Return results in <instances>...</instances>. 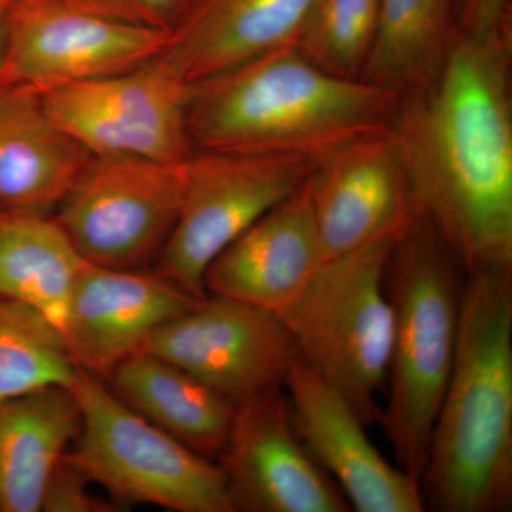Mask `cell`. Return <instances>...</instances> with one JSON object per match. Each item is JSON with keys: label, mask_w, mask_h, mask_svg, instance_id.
Segmentation results:
<instances>
[{"label": "cell", "mask_w": 512, "mask_h": 512, "mask_svg": "<svg viewBox=\"0 0 512 512\" xmlns=\"http://www.w3.org/2000/svg\"><path fill=\"white\" fill-rule=\"evenodd\" d=\"M511 46L457 32L392 123L417 212L466 274L512 266Z\"/></svg>", "instance_id": "1"}, {"label": "cell", "mask_w": 512, "mask_h": 512, "mask_svg": "<svg viewBox=\"0 0 512 512\" xmlns=\"http://www.w3.org/2000/svg\"><path fill=\"white\" fill-rule=\"evenodd\" d=\"M420 487L426 510H511L512 266L464 281L456 355Z\"/></svg>", "instance_id": "2"}, {"label": "cell", "mask_w": 512, "mask_h": 512, "mask_svg": "<svg viewBox=\"0 0 512 512\" xmlns=\"http://www.w3.org/2000/svg\"><path fill=\"white\" fill-rule=\"evenodd\" d=\"M399 94L320 69L285 47L191 84L188 133L195 151L274 154L318 161L392 127Z\"/></svg>", "instance_id": "3"}, {"label": "cell", "mask_w": 512, "mask_h": 512, "mask_svg": "<svg viewBox=\"0 0 512 512\" xmlns=\"http://www.w3.org/2000/svg\"><path fill=\"white\" fill-rule=\"evenodd\" d=\"M461 266L424 217L397 239L384 274L393 311L389 400L379 424L397 467L421 480L456 355Z\"/></svg>", "instance_id": "4"}, {"label": "cell", "mask_w": 512, "mask_h": 512, "mask_svg": "<svg viewBox=\"0 0 512 512\" xmlns=\"http://www.w3.org/2000/svg\"><path fill=\"white\" fill-rule=\"evenodd\" d=\"M399 238L323 262L278 316L296 355L342 392L367 427L382 417L377 394L389 377L393 311L384 274Z\"/></svg>", "instance_id": "5"}, {"label": "cell", "mask_w": 512, "mask_h": 512, "mask_svg": "<svg viewBox=\"0 0 512 512\" xmlns=\"http://www.w3.org/2000/svg\"><path fill=\"white\" fill-rule=\"evenodd\" d=\"M82 429L66 457L119 507L234 512L217 461L202 457L121 402L101 377L79 367L72 386Z\"/></svg>", "instance_id": "6"}, {"label": "cell", "mask_w": 512, "mask_h": 512, "mask_svg": "<svg viewBox=\"0 0 512 512\" xmlns=\"http://www.w3.org/2000/svg\"><path fill=\"white\" fill-rule=\"evenodd\" d=\"M318 161L274 154L195 151L183 205L153 271L198 299L208 266L266 212L308 181Z\"/></svg>", "instance_id": "7"}, {"label": "cell", "mask_w": 512, "mask_h": 512, "mask_svg": "<svg viewBox=\"0 0 512 512\" xmlns=\"http://www.w3.org/2000/svg\"><path fill=\"white\" fill-rule=\"evenodd\" d=\"M185 163L93 157L57 207L56 221L90 264L146 269L177 224Z\"/></svg>", "instance_id": "8"}, {"label": "cell", "mask_w": 512, "mask_h": 512, "mask_svg": "<svg viewBox=\"0 0 512 512\" xmlns=\"http://www.w3.org/2000/svg\"><path fill=\"white\" fill-rule=\"evenodd\" d=\"M191 84L156 59L100 79L42 94L52 120L94 157L184 164Z\"/></svg>", "instance_id": "9"}, {"label": "cell", "mask_w": 512, "mask_h": 512, "mask_svg": "<svg viewBox=\"0 0 512 512\" xmlns=\"http://www.w3.org/2000/svg\"><path fill=\"white\" fill-rule=\"evenodd\" d=\"M168 30L107 18L76 0H12L0 84L43 94L156 59Z\"/></svg>", "instance_id": "10"}, {"label": "cell", "mask_w": 512, "mask_h": 512, "mask_svg": "<svg viewBox=\"0 0 512 512\" xmlns=\"http://www.w3.org/2000/svg\"><path fill=\"white\" fill-rule=\"evenodd\" d=\"M140 350L180 367L235 404L285 387L296 356L278 316L215 295L164 323Z\"/></svg>", "instance_id": "11"}, {"label": "cell", "mask_w": 512, "mask_h": 512, "mask_svg": "<svg viewBox=\"0 0 512 512\" xmlns=\"http://www.w3.org/2000/svg\"><path fill=\"white\" fill-rule=\"evenodd\" d=\"M215 461L234 512L350 511L338 485L299 439L285 387L237 404L227 444Z\"/></svg>", "instance_id": "12"}, {"label": "cell", "mask_w": 512, "mask_h": 512, "mask_svg": "<svg viewBox=\"0 0 512 512\" xmlns=\"http://www.w3.org/2000/svg\"><path fill=\"white\" fill-rule=\"evenodd\" d=\"M308 188L323 262L402 237L420 217L392 127L320 158Z\"/></svg>", "instance_id": "13"}, {"label": "cell", "mask_w": 512, "mask_h": 512, "mask_svg": "<svg viewBox=\"0 0 512 512\" xmlns=\"http://www.w3.org/2000/svg\"><path fill=\"white\" fill-rule=\"evenodd\" d=\"M285 390L299 439L338 485L350 510L426 511L419 481L380 454L355 407L298 355L286 377Z\"/></svg>", "instance_id": "14"}, {"label": "cell", "mask_w": 512, "mask_h": 512, "mask_svg": "<svg viewBox=\"0 0 512 512\" xmlns=\"http://www.w3.org/2000/svg\"><path fill=\"white\" fill-rule=\"evenodd\" d=\"M200 301L157 272L87 262L74 285L63 336L76 365L106 379L151 333Z\"/></svg>", "instance_id": "15"}, {"label": "cell", "mask_w": 512, "mask_h": 512, "mask_svg": "<svg viewBox=\"0 0 512 512\" xmlns=\"http://www.w3.org/2000/svg\"><path fill=\"white\" fill-rule=\"evenodd\" d=\"M323 264L308 181L221 252L204 276L207 295L281 315Z\"/></svg>", "instance_id": "16"}, {"label": "cell", "mask_w": 512, "mask_h": 512, "mask_svg": "<svg viewBox=\"0 0 512 512\" xmlns=\"http://www.w3.org/2000/svg\"><path fill=\"white\" fill-rule=\"evenodd\" d=\"M313 0H187L164 60L188 84L266 53L296 47Z\"/></svg>", "instance_id": "17"}, {"label": "cell", "mask_w": 512, "mask_h": 512, "mask_svg": "<svg viewBox=\"0 0 512 512\" xmlns=\"http://www.w3.org/2000/svg\"><path fill=\"white\" fill-rule=\"evenodd\" d=\"M49 116L42 94L0 84V205L49 214L93 160Z\"/></svg>", "instance_id": "18"}, {"label": "cell", "mask_w": 512, "mask_h": 512, "mask_svg": "<svg viewBox=\"0 0 512 512\" xmlns=\"http://www.w3.org/2000/svg\"><path fill=\"white\" fill-rule=\"evenodd\" d=\"M106 379L133 412L195 453L215 461L224 450L237 404L190 373L138 350Z\"/></svg>", "instance_id": "19"}, {"label": "cell", "mask_w": 512, "mask_h": 512, "mask_svg": "<svg viewBox=\"0 0 512 512\" xmlns=\"http://www.w3.org/2000/svg\"><path fill=\"white\" fill-rule=\"evenodd\" d=\"M82 429L72 387L0 403V512H40L47 480Z\"/></svg>", "instance_id": "20"}, {"label": "cell", "mask_w": 512, "mask_h": 512, "mask_svg": "<svg viewBox=\"0 0 512 512\" xmlns=\"http://www.w3.org/2000/svg\"><path fill=\"white\" fill-rule=\"evenodd\" d=\"M87 261L56 218L0 210V295L32 306L62 332Z\"/></svg>", "instance_id": "21"}, {"label": "cell", "mask_w": 512, "mask_h": 512, "mask_svg": "<svg viewBox=\"0 0 512 512\" xmlns=\"http://www.w3.org/2000/svg\"><path fill=\"white\" fill-rule=\"evenodd\" d=\"M456 35L453 0H380L362 80L399 96L419 90L441 72Z\"/></svg>", "instance_id": "22"}, {"label": "cell", "mask_w": 512, "mask_h": 512, "mask_svg": "<svg viewBox=\"0 0 512 512\" xmlns=\"http://www.w3.org/2000/svg\"><path fill=\"white\" fill-rule=\"evenodd\" d=\"M77 372L62 332L32 306L0 295V403L47 386L72 387Z\"/></svg>", "instance_id": "23"}, {"label": "cell", "mask_w": 512, "mask_h": 512, "mask_svg": "<svg viewBox=\"0 0 512 512\" xmlns=\"http://www.w3.org/2000/svg\"><path fill=\"white\" fill-rule=\"evenodd\" d=\"M380 0H313L296 49L320 69L362 79L375 43Z\"/></svg>", "instance_id": "24"}, {"label": "cell", "mask_w": 512, "mask_h": 512, "mask_svg": "<svg viewBox=\"0 0 512 512\" xmlns=\"http://www.w3.org/2000/svg\"><path fill=\"white\" fill-rule=\"evenodd\" d=\"M92 481L74 466L64 454L47 480L42 498L45 512H119L121 508L113 501L96 497L90 490Z\"/></svg>", "instance_id": "25"}, {"label": "cell", "mask_w": 512, "mask_h": 512, "mask_svg": "<svg viewBox=\"0 0 512 512\" xmlns=\"http://www.w3.org/2000/svg\"><path fill=\"white\" fill-rule=\"evenodd\" d=\"M458 33L473 39H512L511 0H453Z\"/></svg>", "instance_id": "26"}, {"label": "cell", "mask_w": 512, "mask_h": 512, "mask_svg": "<svg viewBox=\"0 0 512 512\" xmlns=\"http://www.w3.org/2000/svg\"><path fill=\"white\" fill-rule=\"evenodd\" d=\"M84 8L144 28L168 30L187 0H76Z\"/></svg>", "instance_id": "27"}, {"label": "cell", "mask_w": 512, "mask_h": 512, "mask_svg": "<svg viewBox=\"0 0 512 512\" xmlns=\"http://www.w3.org/2000/svg\"><path fill=\"white\" fill-rule=\"evenodd\" d=\"M12 0H0V76L5 64L6 45H8V12Z\"/></svg>", "instance_id": "28"}]
</instances>
